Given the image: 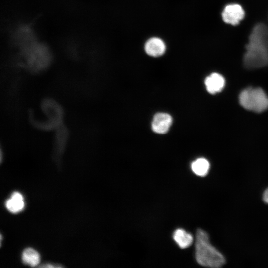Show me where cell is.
<instances>
[{"label": "cell", "instance_id": "obj_9", "mask_svg": "<svg viewBox=\"0 0 268 268\" xmlns=\"http://www.w3.org/2000/svg\"><path fill=\"white\" fill-rule=\"evenodd\" d=\"M24 201L23 196L18 192H14L11 198L6 201L5 206L6 208L13 213L19 212L24 207Z\"/></svg>", "mask_w": 268, "mask_h": 268}, {"label": "cell", "instance_id": "obj_1", "mask_svg": "<svg viewBox=\"0 0 268 268\" xmlns=\"http://www.w3.org/2000/svg\"><path fill=\"white\" fill-rule=\"evenodd\" d=\"M244 66L256 69L268 65V27L258 24L253 28L243 57Z\"/></svg>", "mask_w": 268, "mask_h": 268}, {"label": "cell", "instance_id": "obj_4", "mask_svg": "<svg viewBox=\"0 0 268 268\" xmlns=\"http://www.w3.org/2000/svg\"><path fill=\"white\" fill-rule=\"evenodd\" d=\"M239 101L244 109L253 112L261 113L268 108V97L260 88L244 89L239 96Z\"/></svg>", "mask_w": 268, "mask_h": 268}, {"label": "cell", "instance_id": "obj_8", "mask_svg": "<svg viewBox=\"0 0 268 268\" xmlns=\"http://www.w3.org/2000/svg\"><path fill=\"white\" fill-rule=\"evenodd\" d=\"M144 49L148 55L156 57L160 56L164 53L166 45L160 38L153 37L150 38L146 42Z\"/></svg>", "mask_w": 268, "mask_h": 268}, {"label": "cell", "instance_id": "obj_12", "mask_svg": "<svg viewBox=\"0 0 268 268\" xmlns=\"http://www.w3.org/2000/svg\"><path fill=\"white\" fill-rule=\"evenodd\" d=\"M22 260L24 264L31 267H35L40 262V257L35 249L28 248L25 249L22 254Z\"/></svg>", "mask_w": 268, "mask_h": 268}, {"label": "cell", "instance_id": "obj_14", "mask_svg": "<svg viewBox=\"0 0 268 268\" xmlns=\"http://www.w3.org/2000/svg\"><path fill=\"white\" fill-rule=\"evenodd\" d=\"M42 268H61L63 267L62 266L60 265H55L51 264H46L40 266Z\"/></svg>", "mask_w": 268, "mask_h": 268}, {"label": "cell", "instance_id": "obj_6", "mask_svg": "<svg viewBox=\"0 0 268 268\" xmlns=\"http://www.w3.org/2000/svg\"><path fill=\"white\" fill-rule=\"evenodd\" d=\"M172 122L171 116L167 113H158L152 122V130L158 134H165L169 130Z\"/></svg>", "mask_w": 268, "mask_h": 268}, {"label": "cell", "instance_id": "obj_15", "mask_svg": "<svg viewBox=\"0 0 268 268\" xmlns=\"http://www.w3.org/2000/svg\"><path fill=\"white\" fill-rule=\"evenodd\" d=\"M263 201L265 202L268 203V188H267L263 194Z\"/></svg>", "mask_w": 268, "mask_h": 268}, {"label": "cell", "instance_id": "obj_3", "mask_svg": "<svg viewBox=\"0 0 268 268\" xmlns=\"http://www.w3.org/2000/svg\"><path fill=\"white\" fill-rule=\"evenodd\" d=\"M63 118L61 106L56 101L47 99L41 103L37 114L32 115V121L40 129L55 130L62 125Z\"/></svg>", "mask_w": 268, "mask_h": 268}, {"label": "cell", "instance_id": "obj_7", "mask_svg": "<svg viewBox=\"0 0 268 268\" xmlns=\"http://www.w3.org/2000/svg\"><path fill=\"white\" fill-rule=\"evenodd\" d=\"M207 91L211 94L220 92L225 86V79L220 74L213 73L207 76L204 81Z\"/></svg>", "mask_w": 268, "mask_h": 268}, {"label": "cell", "instance_id": "obj_13", "mask_svg": "<svg viewBox=\"0 0 268 268\" xmlns=\"http://www.w3.org/2000/svg\"><path fill=\"white\" fill-rule=\"evenodd\" d=\"M209 168V162L203 158L197 159L191 164V168L193 172L200 176H205L208 173Z\"/></svg>", "mask_w": 268, "mask_h": 268}, {"label": "cell", "instance_id": "obj_2", "mask_svg": "<svg viewBox=\"0 0 268 268\" xmlns=\"http://www.w3.org/2000/svg\"><path fill=\"white\" fill-rule=\"evenodd\" d=\"M195 247L196 259L200 265L218 268L224 264L223 256L210 243L207 233L202 229L197 231Z\"/></svg>", "mask_w": 268, "mask_h": 268}, {"label": "cell", "instance_id": "obj_11", "mask_svg": "<svg viewBox=\"0 0 268 268\" xmlns=\"http://www.w3.org/2000/svg\"><path fill=\"white\" fill-rule=\"evenodd\" d=\"M54 145L56 151L60 152L62 150L67 141V131L63 126H61L55 130Z\"/></svg>", "mask_w": 268, "mask_h": 268}, {"label": "cell", "instance_id": "obj_10", "mask_svg": "<svg viewBox=\"0 0 268 268\" xmlns=\"http://www.w3.org/2000/svg\"><path fill=\"white\" fill-rule=\"evenodd\" d=\"M173 238L178 245L182 249L189 247L193 241L192 235L182 229H178L175 231Z\"/></svg>", "mask_w": 268, "mask_h": 268}, {"label": "cell", "instance_id": "obj_5", "mask_svg": "<svg viewBox=\"0 0 268 268\" xmlns=\"http://www.w3.org/2000/svg\"><path fill=\"white\" fill-rule=\"evenodd\" d=\"M245 13L242 7L237 4L226 5L222 13L223 21L228 24L236 25L244 17Z\"/></svg>", "mask_w": 268, "mask_h": 268}]
</instances>
